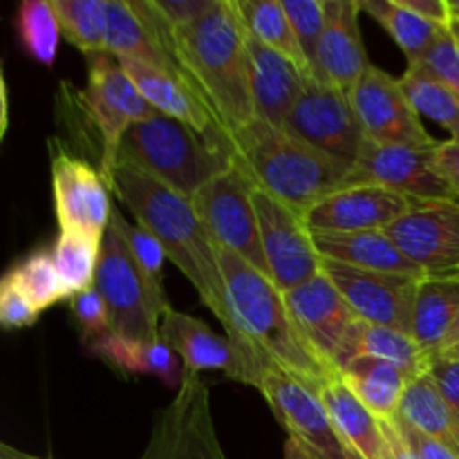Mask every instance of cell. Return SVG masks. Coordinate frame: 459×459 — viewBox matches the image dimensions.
Masks as SVG:
<instances>
[{
    "label": "cell",
    "instance_id": "6da1fadb",
    "mask_svg": "<svg viewBox=\"0 0 459 459\" xmlns=\"http://www.w3.org/2000/svg\"><path fill=\"white\" fill-rule=\"evenodd\" d=\"M130 3L169 52L178 74L191 85L231 146V139L255 119L249 31L238 9V0H213L209 12L184 30L170 27L152 0Z\"/></svg>",
    "mask_w": 459,
    "mask_h": 459
},
{
    "label": "cell",
    "instance_id": "7a4b0ae2",
    "mask_svg": "<svg viewBox=\"0 0 459 459\" xmlns=\"http://www.w3.org/2000/svg\"><path fill=\"white\" fill-rule=\"evenodd\" d=\"M218 258L233 318V336L229 341L245 359L249 372L247 385L258 388L264 363L299 377L316 393L330 377L339 375L327 370L309 348L287 307L285 291L267 273L222 247H218Z\"/></svg>",
    "mask_w": 459,
    "mask_h": 459
},
{
    "label": "cell",
    "instance_id": "3957f363",
    "mask_svg": "<svg viewBox=\"0 0 459 459\" xmlns=\"http://www.w3.org/2000/svg\"><path fill=\"white\" fill-rule=\"evenodd\" d=\"M108 186L112 197L134 215L139 227L161 242L170 263L195 287L202 303L222 325L224 336L231 339L233 318L220 269L218 245L197 218L191 197L126 161H117Z\"/></svg>",
    "mask_w": 459,
    "mask_h": 459
},
{
    "label": "cell",
    "instance_id": "277c9868",
    "mask_svg": "<svg viewBox=\"0 0 459 459\" xmlns=\"http://www.w3.org/2000/svg\"><path fill=\"white\" fill-rule=\"evenodd\" d=\"M229 157L254 186L303 215L352 179L350 166L263 119H254L231 139Z\"/></svg>",
    "mask_w": 459,
    "mask_h": 459
},
{
    "label": "cell",
    "instance_id": "5b68a950",
    "mask_svg": "<svg viewBox=\"0 0 459 459\" xmlns=\"http://www.w3.org/2000/svg\"><path fill=\"white\" fill-rule=\"evenodd\" d=\"M117 161L137 166L186 197L233 166L229 155L200 133L161 112L130 126Z\"/></svg>",
    "mask_w": 459,
    "mask_h": 459
},
{
    "label": "cell",
    "instance_id": "8992f818",
    "mask_svg": "<svg viewBox=\"0 0 459 459\" xmlns=\"http://www.w3.org/2000/svg\"><path fill=\"white\" fill-rule=\"evenodd\" d=\"M110 312L112 334L137 341H160V321L170 307L164 290H157L142 272L128 247L108 227L101 242L97 281Z\"/></svg>",
    "mask_w": 459,
    "mask_h": 459
},
{
    "label": "cell",
    "instance_id": "52a82bcc",
    "mask_svg": "<svg viewBox=\"0 0 459 459\" xmlns=\"http://www.w3.org/2000/svg\"><path fill=\"white\" fill-rule=\"evenodd\" d=\"M255 390H260L269 411L287 430V439H294L314 459H361L341 437L316 390L299 377L264 363Z\"/></svg>",
    "mask_w": 459,
    "mask_h": 459
},
{
    "label": "cell",
    "instance_id": "ba28073f",
    "mask_svg": "<svg viewBox=\"0 0 459 459\" xmlns=\"http://www.w3.org/2000/svg\"><path fill=\"white\" fill-rule=\"evenodd\" d=\"M197 218L213 242L233 251L269 276L260 240L258 211L254 202V184L236 166L211 179L191 197Z\"/></svg>",
    "mask_w": 459,
    "mask_h": 459
},
{
    "label": "cell",
    "instance_id": "9c48e42d",
    "mask_svg": "<svg viewBox=\"0 0 459 459\" xmlns=\"http://www.w3.org/2000/svg\"><path fill=\"white\" fill-rule=\"evenodd\" d=\"M85 110L101 137V175L108 182L117 166L119 146L130 126L155 115V108L142 97L119 58L112 54L88 56V85L83 92Z\"/></svg>",
    "mask_w": 459,
    "mask_h": 459
},
{
    "label": "cell",
    "instance_id": "30bf717a",
    "mask_svg": "<svg viewBox=\"0 0 459 459\" xmlns=\"http://www.w3.org/2000/svg\"><path fill=\"white\" fill-rule=\"evenodd\" d=\"M282 128L350 169L368 142L350 94L316 79L307 81Z\"/></svg>",
    "mask_w": 459,
    "mask_h": 459
},
{
    "label": "cell",
    "instance_id": "8fae6325",
    "mask_svg": "<svg viewBox=\"0 0 459 459\" xmlns=\"http://www.w3.org/2000/svg\"><path fill=\"white\" fill-rule=\"evenodd\" d=\"M142 459H227L200 375L184 377L173 402L160 411Z\"/></svg>",
    "mask_w": 459,
    "mask_h": 459
},
{
    "label": "cell",
    "instance_id": "7c38bea8",
    "mask_svg": "<svg viewBox=\"0 0 459 459\" xmlns=\"http://www.w3.org/2000/svg\"><path fill=\"white\" fill-rule=\"evenodd\" d=\"M254 202L269 278L290 291L323 273V258L305 215L258 186H254Z\"/></svg>",
    "mask_w": 459,
    "mask_h": 459
},
{
    "label": "cell",
    "instance_id": "4fadbf2b",
    "mask_svg": "<svg viewBox=\"0 0 459 459\" xmlns=\"http://www.w3.org/2000/svg\"><path fill=\"white\" fill-rule=\"evenodd\" d=\"M357 119L368 142L381 146H437V139L424 128L420 112L394 79L381 67L370 65L363 79L350 90Z\"/></svg>",
    "mask_w": 459,
    "mask_h": 459
},
{
    "label": "cell",
    "instance_id": "5bb4252c",
    "mask_svg": "<svg viewBox=\"0 0 459 459\" xmlns=\"http://www.w3.org/2000/svg\"><path fill=\"white\" fill-rule=\"evenodd\" d=\"M437 146H381L366 142L357 164L352 166V184H375L417 202H459L451 184L435 166Z\"/></svg>",
    "mask_w": 459,
    "mask_h": 459
},
{
    "label": "cell",
    "instance_id": "9a60e30c",
    "mask_svg": "<svg viewBox=\"0 0 459 459\" xmlns=\"http://www.w3.org/2000/svg\"><path fill=\"white\" fill-rule=\"evenodd\" d=\"M52 193L58 231H85L103 238L112 215V193L101 170L72 155L61 142H49Z\"/></svg>",
    "mask_w": 459,
    "mask_h": 459
},
{
    "label": "cell",
    "instance_id": "2e32d148",
    "mask_svg": "<svg viewBox=\"0 0 459 459\" xmlns=\"http://www.w3.org/2000/svg\"><path fill=\"white\" fill-rule=\"evenodd\" d=\"M285 300L296 327L314 354L327 370L341 375V359L361 318L354 314L325 273H318L296 290L285 291Z\"/></svg>",
    "mask_w": 459,
    "mask_h": 459
},
{
    "label": "cell",
    "instance_id": "e0dca14e",
    "mask_svg": "<svg viewBox=\"0 0 459 459\" xmlns=\"http://www.w3.org/2000/svg\"><path fill=\"white\" fill-rule=\"evenodd\" d=\"M426 278L459 272V202H412L411 211L385 229Z\"/></svg>",
    "mask_w": 459,
    "mask_h": 459
},
{
    "label": "cell",
    "instance_id": "ac0fdd59",
    "mask_svg": "<svg viewBox=\"0 0 459 459\" xmlns=\"http://www.w3.org/2000/svg\"><path fill=\"white\" fill-rule=\"evenodd\" d=\"M323 273L334 282L336 290L361 321L394 327L411 334L412 305H415L417 287L424 278L366 272L332 260H323Z\"/></svg>",
    "mask_w": 459,
    "mask_h": 459
},
{
    "label": "cell",
    "instance_id": "d6986e66",
    "mask_svg": "<svg viewBox=\"0 0 459 459\" xmlns=\"http://www.w3.org/2000/svg\"><path fill=\"white\" fill-rule=\"evenodd\" d=\"M411 197L375 184H352L332 193L307 211L309 229L318 233L385 231L411 211Z\"/></svg>",
    "mask_w": 459,
    "mask_h": 459
},
{
    "label": "cell",
    "instance_id": "ffe728a7",
    "mask_svg": "<svg viewBox=\"0 0 459 459\" xmlns=\"http://www.w3.org/2000/svg\"><path fill=\"white\" fill-rule=\"evenodd\" d=\"M359 13V0H327V25L314 61V79L348 94L372 65L361 39Z\"/></svg>",
    "mask_w": 459,
    "mask_h": 459
},
{
    "label": "cell",
    "instance_id": "44dd1931",
    "mask_svg": "<svg viewBox=\"0 0 459 459\" xmlns=\"http://www.w3.org/2000/svg\"><path fill=\"white\" fill-rule=\"evenodd\" d=\"M160 341L169 345L184 363L186 375L220 370L233 381L249 384V372L242 354L229 336L215 334L204 321L169 307L160 321Z\"/></svg>",
    "mask_w": 459,
    "mask_h": 459
},
{
    "label": "cell",
    "instance_id": "7402d4cb",
    "mask_svg": "<svg viewBox=\"0 0 459 459\" xmlns=\"http://www.w3.org/2000/svg\"><path fill=\"white\" fill-rule=\"evenodd\" d=\"M119 63L126 70V74L137 85L142 97L157 112L170 117V119L182 121L188 128L200 133L206 142L220 148L224 155H229L227 137H224L222 130L218 128L215 119L211 117V112L206 110L204 103L197 99V94L193 92V88L182 76L169 70H160L155 65H148V63L134 61V58H119Z\"/></svg>",
    "mask_w": 459,
    "mask_h": 459
},
{
    "label": "cell",
    "instance_id": "603a6c76",
    "mask_svg": "<svg viewBox=\"0 0 459 459\" xmlns=\"http://www.w3.org/2000/svg\"><path fill=\"white\" fill-rule=\"evenodd\" d=\"M249 61L255 119H263L282 128L309 79L290 58L273 52L267 45L258 43L251 34Z\"/></svg>",
    "mask_w": 459,
    "mask_h": 459
},
{
    "label": "cell",
    "instance_id": "cb8c5ba5",
    "mask_svg": "<svg viewBox=\"0 0 459 459\" xmlns=\"http://www.w3.org/2000/svg\"><path fill=\"white\" fill-rule=\"evenodd\" d=\"M314 233V245L323 260L366 269V272L397 273V276L426 278L412 260L403 255L397 242L385 231L359 233Z\"/></svg>",
    "mask_w": 459,
    "mask_h": 459
},
{
    "label": "cell",
    "instance_id": "d4e9b609",
    "mask_svg": "<svg viewBox=\"0 0 459 459\" xmlns=\"http://www.w3.org/2000/svg\"><path fill=\"white\" fill-rule=\"evenodd\" d=\"M318 397L325 403L341 437L359 457L385 459L388 444H385L384 424L354 397L341 375L330 377L318 390Z\"/></svg>",
    "mask_w": 459,
    "mask_h": 459
},
{
    "label": "cell",
    "instance_id": "484cf974",
    "mask_svg": "<svg viewBox=\"0 0 459 459\" xmlns=\"http://www.w3.org/2000/svg\"><path fill=\"white\" fill-rule=\"evenodd\" d=\"M90 352L115 366L117 370L128 372V375L157 377L175 390L182 385L186 377L182 359L161 341L126 339L110 332V334L90 341Z\"/></svg>",
    "mask_w": 459,
    "mask_h": 459
},
{
    "label": "cell",
    "instance_id": "4316f807",
    "mask_svg": "<svg viewBox=\"0 0 459 459\" xmlns=\"http://www.w3.org/2000/svg\"><path fill=\"white\" fill-rule=\"evenodd\" d=\"M101 22L108 54L117 58H134L178 74L169 52L161 48L143 18L134 12L130 0H103Z\"/></svg>",
    "mask_w": 459,
    "mask_h": 459
},
{
    "label": "cell",
    "instance_id": "83f0119b",
    "mask_svg": "<svg viewBox=\"0 0 459 459\" xmlns=\"http://www.w3.org/2000/svg\"><path fill=\"white\" fill-rule=\"evenodd\" d=\"M357 359L390 363L406 372L411 379L426 375L433 368V359L420 348V343L408 332L366 321H359V325L354 327L343 359H341V370Z\"/></svg>",
    "mask_w": 459,
    "mask_h": 459
},
{
    "label": "cell",
    "instance_id": "f1b7e54d",
    "mask_svg": "<svg viewBox=\"0 0 459 459\" xmlns=\"http://www.w3.org/2000/svg\"><path fill=\"white\" fill-rule=\"evenodd\" d=\"M459 316V281L424 278L412 305L411 336L430 359H437L453 323Z\"/></svg>",
    "mask_w": 459,
    "mask_h": 459
},
{
    "label": "cell",
    "instance_id": "f546056e",
    "mask_svg": "<svg viewBox=\"0 0 459 459\" xmlns=\"http://www.w3.org/2000/svg\"><path fill=\"white\" fill-rule=\"evenodd\" d=\"M341 379L354 397L379 421H394L411 377L399 368L372 359H357L341 370Z\"/></svg>",
    "mask_w": 459,
    "mask_h": 459
},
{
    "label": "cell",
    "instance_id": "4dcf8cb0",
    "mask_svg": "<svg viewBox=\"0 0 459 459\" xmlns=\"http://www.w3.org/2000/svg\"><path fill=\"white\" fill-rule=\"evenodd\" d=\"M397 420L406 421L412 429L442 442L459 457V426L453 420L451 408L444 402L430 372L408 384Z\"/></svg>",
    "mask_w": 459,
    "mask_h": 459
},
{
    "label": "cell",
    "instance_id": "1f68e13d",
    "mask_svg": "<svg viewBox=\"0 0 459 459\" xmlns=\"http://www.w3.org/2000/svg\"><path fill=\"white\" fill-rule=\"evenodd\" d=\"M238 9H240L247 31L258 43L290 58L307 79H314L312 63L305 56L303 45L291 27L282 0H238Z\"/></svg>",
    "mask_w": 459,
    "mask_h": 459
},
{
    "label": "cell",
    "instance_id": "d6a6232c",
    "mask_svg": "<svg viewBox=\"0 0 459 459\" xmlns=\"http://www.w3.org/2000/svg\"><path fill=\"white\" fill-rule=\"evenodd\" d=\"M359 3H361V12L375 18L406 54L408 65L420 63L424 54L437 43L439 36L448 30V27H439L417 16L402 0H359Z\"/></svg>",
    "mask_w": 459,
    "mask_h": 459
},
{
    "label": "cell",
    "instance_id": "836d02e7",
    "mask_svg": "<svg viewBox=\"0 0 459 459\" xmlns=\"http://www.w3.org/2000/svg\"><path fill=\"white\" fill-rule=\"evenodd\" d=\"M402 85L420 117H429L459 142V94L421 65H408Z\"/></svg>",
    "mask_w": 459,
    "mask_h": 459
},
{
    "label": "cell",
    "instance_id": "e575fe53",
    "mask_svg": "<svg viewBox=\"0 0 459 459\" xmlns=\"http://www.w3.org/2000/svg\"><path fill=\"white\" fill-rule=\"evenodd\" d=\"M101 242L103 238L90 236L85 231H58L52 255L58 273L70 291V299L94 287L99 258H101Z\"/></svg>",
    "mask_w": 459,
    "mask_h": 459
},
{
    "label": "cell",
    "instance_id": "d590c367",
    "mask_svg": "<svg viewBox=\"0 0 459 459\" xmlns=\"http://www.w3.org/2000/svg\"><path fill=\"white\" fill-rule=\"evenodd\" d=\"M18 31L31 58L48 67L54 65L63 30L49 0H25L18 9Z\"/></svg>",
    "mask_w": 459,
    "mask_h": 459
},
{
    "label": "cell",
    "instance_id": "8d00e7d4",
    "mask_svg": "<svg viewBox=\"0 0 459 459\" xmlns=\"http://www.w3.org/2000/svg\"><path fill=\"white\" fill-rule=\"evenodd\" d=\"M7 273L25 291L27 299L34 303L39 312L61 303V300H70V291H67L65 282H63L61 273L54 264L52 251H34Z\"/></svg>",
    "mask_w": 459,
    "mask_h": 459
},
{
    "label": "cell",
    "instance_id": "74e56055",
    "mask_svg": "<svg viewBox=\"0 0 459 459\" xmlns=\"http://www.w3.org/2000/svg\"><path fill=\"white\" fill-rule=\"evenodd\" d=\"M61 21L63 39L79 48L85 56L106 52L103 43V0H52Z\"/></svg>",
    "mask_w": 459,
    "mask_h": 459
},
{
    "label": "cell",
    "instance_id": "f35d334b",
    "mask_svg": "<svg viewBox=\"0 0 459 459\" xmlns=\"http://www.w3.org/2000/svg\"><path fill=\"white\" fill-rule=\"evenodd\" d=\"M108 227L124 240L130 255H133L134 263L142 267V272L146 273L148 281H151L157 290H164V263L169 260V255H166V249L161 247V242L157 240L151 231L139 227L137 222H128L119 209H112L110 224H108Z\"/></svg>",
    "mask_w": 459,
    "mask_h": 459
},
{
    "label": "cell",
    "instance_id": "ab89813d",
    "mask_svg": "<svg viewBox=\"0 0 459 459\" xmlns=\"http://www.w3.org/2000/svg\"><path fill=\"white\" fill-rule=\"evenodd\" d=\"M282 4L314 70L318 43L327 25V0H282Z\"/></svg>",
    "mask_w": 459,
    "mask_h": 459
},
{
    "label": "cell",
    "instance_id": "60d3db41",
    "mask_svg": "<svg viewBox=\"0 0 459 459\" xmlns=\"http://www.w3.org/2000/svg\"><path fill=\"white\" fill-rule=\"evenodd\" d=\"M70 309L81 334H83V341H88V343L112 332L110 312H108L106 300L97 287H90V290L72 296Z\"/></svg>",
    "mask_w": 459,
    "mask_h": 459
},
{
    "label": "cell",
    "instance_id": "b9f144b4",
    "mask_svg": "<svg viewBox=\"0 0 459 459\" xmlns=\"http://www.w3.org/2000/svg\"><path fill=\"white\" fill-rule=\"evenodd\" d=\"M39 314V309L16 285V281L4 273V278L0 281V323L4 330H22V327L34 325Z\"/></svg>",
    "mask_w": 459,
    "mask_h": 459
},
{
    "label": "cell",
    "instance_id": "7bdbcfd3",
    "mask_svg": "<svg viewBox=\"0 0 459 459\" xmlns=\"http://www.w3.org/2000/svg\"><path fill=\"white\" fill-rule=\"evenodd\" d=\"M415 65L426 67L430 74L442 79L448 88H453L459 94V43L448 30L439 36L437 43Z\"/></svg>",
    "mask_w": 459,
    "mask_h": 459
},
{
    "label": "cell",
    "instance_id": "ee69618b",
    "mask_svg": "<svg viewBox=\"0 0 459 459\" xmlns=\"http://www.w3.org/2000/svg\"><path fill=\"white\" fill-rule=\"evenodd\" d=\"M160 16L175 30L193 25L211 9L213 0H152Z\"/></svg>",
    "mask_w": 459,
    "mask_h": 459
},
{
    "label": "cell",
    "instance_id": "f6af8a7d",
    "mask_svg": "<svg viewBox=\"0 0 459 459\" xmlns=\"http://www.w3.org/2000/svg\"><path fill=\"white\" fill-rule=\"evenodd\" d=\"M430 375L459 426V359H435Z\"/></svg>",
    "mask_w": 459,
    "mask_h": 459
},
{
    "label": "cell",
    "instance_id": "bcb514c9",
    "mask_svg": "<svg viewBox=\"0 0 459 459\" xmlns=\"http://www.w3.org/2000/svg\"><path fill=\"white\" fill-rule=\"evenodd\" d=\"M397 426L399 430H402L403 439H406L408 448H411L412 455L417 459H459L451 448L444 446V444L437 442V439L424 435L421 430L412 429V426L406 424V421L397 420Z\"/></svg>",
    "mask_w": 459,
    "mask_h": 459
},
{
    "label": "cell",
    "instance_id": "7dc6e473",
    "mask_svg": "<svg viewBox=\"0 0 459 459\" xmlns=\"http://www.w3.org/2000/svg\"><path fill=\"white\" fill-rule=\"evenodd\" d=\"M435 166L442 178L451 184L453 193L459 200V142H453V139L439 142L435 148Z\"/></svg>",
    "mask_w": 459,
    "mask_h": 459
},
{
    "label": "cell",
    "instance_id": "c3c4849f",
    "mask_svg": "<svg viewBox=\"0 0 459 459\" xmlns=\"http://www.w3.org/2000/svg\"><path fill=\"white\" fill-rule=\"evenodd\" d=\"M411 12H415L417 16H421L424 21L435 22L439 27L451 25V7H448V0H402Z\"/></svg>",
    "mask_w": 459,
    "mask_h": 459
},
{
    "label": "cell",
    "instance_id": "681fc988",
    "mask_svg": "<svg viewBox=\"0 0 459 459\" xmlns=\"http://www.w3.org/2000/svg\"><path fill=\"white\" fill-rule=\"evenodd\" d=\"M384 424L385 433V444H388V453H385V459H417L412 455V451L408 448L406 439H403L402 430H399L397 420L394 421H381Z\"/></svg>",
    "mask_w": 459,
    "mask_h": 459
},
{
    "label": "cell",
    "instance_id": "f907efd6",
    "mask_svg": "<svg viewBox=\"0 0 459 459\" xmlns=\"http://www.w3.org/2000/svg\"><path fill=\"white\" fill-rule=\"evenodd\" d=\"M437 359H459V316L453 323L451 332H448L446 341H444L442 350H439Z\"/></svg>",
    "mask_w": 459,
    "mask_h": 459
},
{
    "label": "cell",
    "instance_id": "816d5d0a",
    "mask_svg": "<svg viewBox=\"0 0 459 459\" xmlns=\"http://www.w3.org/2000/svg\"><path fill=\"white\" fill-rule=\"evenodd\" d=\"M285 459H314V457L309 455V453L305 451L303 446H299L294 439H287V442H285Z\"/></svg>",
    "mask_w": 459,
    "mask_h": 459
},
{
    "label": "cell",
    "instance_id": "f5cc1de1",
    "mask_svg": "<svg viewBox=\"0 0 459 459\" xmlns=\"http://www.w3.org/2000/svg\"><path fill=\"white\" fill-rule=\"evenodd\" d=\"M3 453H7L12 459H43V457H31V455H21V453H13L9 446H3Z\"/></svg>",
    "mask_w": 459,
    "mask_h": 459
},
{
    "label": "cell",
    "instance_id": "db71d44e",
    "mask_svg": "<svg viewBox=\"0 0 459 459\" xmlns=\"http://www.w3.org/2000/svg\"><path fill=\"white\" fill-rule=\"evenodd\" d=\"M448 31H451V34L455 36V40L459 43V21H457V18H453L451 25H448Z\"/></svg>",
    "mask_w": 459,
    "mask_h": 459
},
{
    "label": "cell",
    "instance_id": "11a10c76",
    "mask_svg": "<svg viewBox=\"0 0 459 459\" xmlns=\"http://www.w3.org/2000/svg\"><path fill=\"white\" fill-rule=\"evenodd\" d=\"M448 7H451V16L459 21V0H448Z\"/></svg>",
    "mask_w": 459,
    "mask_h": 459
},
{
    "label": "cell",
    "instance_id": "9f6ffc18",
    "mask_svg": "<svg viewBox=\"0 0 459 459\" xmlns=\"http://www.w3.org/2000/svg\"><path fill=\"white\" fill-rule=\"evenodd\" d=\"M455 281H459V272H457V276H455Z\"/></svg>",
    "mask_w": 459,
    "mask_h": 459
}]
</instances>
